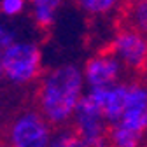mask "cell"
<instances>
[{
    "label": "cell",
    "instance_id": "cell-8",
    "mask_svg": "<svg viewBox=\"0 0 147 147\" xmlns=\"http://www.w3.org/2000/svg\"><path fill=\"white\" fill-rule=\"evenodd\" d=\"M63 2L65 0H28L32 9V18L37 28L51 30L56 23V18Z\"/></svg>",
    "mask_w": 147,
    "mask_h": 147
},
{
    "label": "cell",
    "instance_id": "cell-4",
    "mask_svg": "<svg viewBox=\"0 0 147 147\" xmlns=\"http://www.w3.org/2000/svg\"><path fill=\"white\" fill-rule=\"evenodd\" d=\"M77 133L81 147H102L109 145V123L103 116V110L96 98L86 89L82 98L79 100L74 117L70 121Z\"/></svg>",
    "mask_w": 147,
    "mask_h": 147
},
{
    "label": "cell",
    "instance_id": "cell-9",
    "mask_svg": "<svg viewBox=\"0 0 147 147\" xmlns=\"http://www.w3.org/2000/svg\"><path fill=\"white\" fill-rule=\"evenodd\" d=\"M121 21L147 33V0H128V2H124Z\"/></svg>",
    "mask_w": 147,
    "mask_h": 147
},
{
    "label": "cell",
    "instance_id": "cell-5",
    "mask_svg": "<svg viewBox=\"0 0 147 147\" xmlns=\"http://www.w3.org/2000/svg\"><path fill=\"white\" fill-rule=\"evenodd\" d=\"M54 126L40 114L39 109H30L16 114L7 124L5 142L14 147H47Z\"/></svg>",
    "mask_w": 147,
    "mask_h": 147
},
{
    "label": "cell",
    "instance_id": "cell-2",
    "mask_svg": "<svg viewBox=\"0 0 147 147\" xmlns=\"http://www.w3.org/2000/svg\"><path fill=\"white\" fill-rule=\"evenodd\" d=\"M147 138V82L130 79L126 105L121 119L109 126L107 144L116 147H137Z\"/></svg>",
    "mask_w": 147,
    "mask_h": 147
},
{
    "label": "cell",
    "instance_id": "cell-6",
    "mask_svg": "<svg viewBox=\"0 0 147 147\" xmlns=\"http://www.w3.org/2000/svg\"><path fill=\"white\" fill-rule=\"evenodd\" d=\"M107 49L123 61L128 72H144L147 68V33L121 23L112 35Z\"/></svg>",
    "mask_w": 147,
    "mask_h": 147
},
{
    "label": "cell",
    "instance_id": "cell-1",
    "mask_svg": "<svg viewBox=\"0 0 147 147\" xmlns=\"http://www.w3.org/2000/svg\"><path fill=\"white\" fill-rule=\"evenodd\" d=\"M86 91L82 67L63 63L42 72L35 82V107L56 128L70 124L76 107Z\"/></svg>",
    "mask_w": 147,
    "mask_h": 147
},
{
    "label": "cell",
    "instance_id": "cell-12",
    "mask_svg": "<svg viewBox=\"0 0 147 147\" xmlns=\"http://www.w3.org/2000/svg\"><path fill=\"white\" fill-rule=\"evenodd\" d=\"M28 0H0V14L4 18H18L26 11Z\"/></svg>",
    "mask_w": 147,
    "mask_h": 147
},
{
    "label": "cell",
    "instance_id": "cell-11",
    "mask_svg": "<svg viewBox=\"0 0 147 147\" xmlns=\"http://www.w3.org/2000/svg\"><path fill=\"white\" fill-rule=\"evenodd\" d=\"M49 145H53V147H81L77 133H76V130H74L72 124H65V126H56L54 128Z\"/></svg>",
    "mask_w": 147,
    "mask_h": 147
},
{
    "label": "cell",
    "instance_id": "cell-10",
    "mask_svg": "<svg viewBox=\"0 0 147 147\" xmlns=\"http://www.w3.org/2000/svg\"><path fill=\"white\" fill-rule=\"evenodd\" d=\"M124 0H76L79 9L91 18H105L123 5Z\"/></svg>",
    "mask_w": 147,
    "mask_h": 147
},
{
    "label": "cell",
    "instance_id": "cell-13",
    "mask_svg": "<svg viewBox=\"0 0 147 147\" xmlns=\"http://www.w3.org/2000/svg\"><path fill=\"white\" fill-rule=\"evenodd\" d=\"M2 14H0V47H5L11 42L16 40V32L12 28H9L4 21H2Z\"/></svg>",
    "mask_w": 147,
    "mask_h": 147
},
{
    "label": "cell",
    "instance_id": "cell-3",
    "mask_svg": "<svg viewBox=\"0 0 147 147\" xmlns=\"http://www.w3.org/2000/svg\"><path fill=\"white\" fill-rule=\"evenodd\" d=\"M0 68H2V81L11 86L25 88L37 82L44 72L40 46L37 42L16 39L2 49Z\"/></svg>",
    "mask_w": 147,
    "mask_h": 147
},
{
    "label": "cell",
    "instance_id": "cell-14",
    "mask_svg": "<svg viewBox=\"0 0 147 147\" xmlns=\"http://www.w3.org/2000/svg\"><path fill=\"white\" fill-rule=\"evenodd\" d=\"M145 145H147V140H145Z\"/></svg>",
    "mask_w": 147,
    "mask_h": 147
},
{
    "label": "cell",
    "instance_id": "cell-7",
    "mask_svg": "<svg viewBox=\"0 0 147 147\" xmlns=\"http://www.w3.org/2000/svg\"><path fill=\"white\" fill-rule=\"evenodd\" d=\"M126 67L110 49H103L89 56L82 65L86 88H105L124 79Z\"/></svg>",
    "mask_w": 147,
    "mask_h": 147
}]
</instances>
